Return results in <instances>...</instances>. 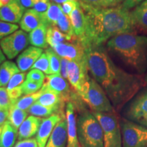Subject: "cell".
<instances>
[{
	"instance_id": "1f68e13d",
	"label": "cell",
	"mask_w": 147,
	"mask_h": 147,
	"mask_svg": "<svg viewBox=\"0 0 147 147\" xmlns=\"http://www.w3.org/2000/svg\"><path fill=\"white\" fill-rule=\"evenodd\" d=\"M56 27H57L59 29L63 34H65L67 36H68L71 38H76L75 36L74 32V29L71 25L70 19L69 18V16L65 15V14H62L59 19L58 20L57 23Z\"/></svg>"
},
{
	"instance_id": "ffe728a7",
	"label": "cell",
	"mask_w": 147,
	"mask_h": 147,
	"mask_svg": "<svg viewBox=\"0 0 147 147\" xmlns=\"http://www.w3.org/2000/svg\"><path fill=\"white\" fill-rule=\"evenodd\" d=\"M146 115H147V92L134 100L127 111V116L132 121H137Z\"/></svg>"
},
{
	"instance_id": "8992f818",
	"label": "cell",
	"mask_w": 147,
	"mask_h": 147,
	"mask_svg": "<svg viewBox=\"0 0 147 147\" xmlns=\"http://www.w3.org/2000/svg\"><path fill=\"white\" fill-rule=\"evenodd\" d=\"M102 126L104 147H122V135L118 119L114 113L92 112Z\"/></svg>"
},
{
	"instance_id": "6f0895ef",
	"label": "cell",
	"mask_w": 147,
	"mask_h": 147,
	"mask_svg": "<svg viewBox=\"0 0 147 147\" xmlns=\"http://www.w3.org/2000/svg\"><path fill=\"white\" fill-rule=\"evenodd\" d=\"M2 8V5H1V0H0V8Z\"/></svg>"
},
{
	"instance_id": "d590c367",
	"label": "cell",
	"mask_w": 147,
	"mask_h": 147,
	"mask_svg": "<svg viewBox=\"0 0 147 147\" xmlns=\"http://www.w3.org/2000/svg\"><path fill=\"white\" fill-rule=\"evenodd\" d=\"M12 103L9 97L6 87H0V107L2 109L9 110Z\"/></svg>"
},
{
	"instance_id": "9c48e42d",
	"label": "cell",
	"mask_w": 147,
	"mask_h": 147,
	"mask_svg": "<svg viewBox=\"0 0 147 147\" xmlns=\"http://www.w3.org/2000/svg\"><path fill=\"white\" fill-rule=\"evenodd\" d=\"M86 57L81 61H69L67 76L69 84L78 93L89 78Z\"/></svg>"
},
{
	"instance_id": "680465c9",
	"label": "cell",
	"mask_w": 147,
	"mask_h": 147,
	"mask_svg": "<svg viewBox=\"0 0 147 147\" xmlns=\"http://www.w3.org/2000/svg\"><path fill=\"white\" fill-rule=\"evenodd\" d=\"M70 1H78L79 0H70Z\"/></svg>"
},
{
	"instance_id": "ac0fdd59",
	"label": "cell",
	"mask_w": 147,
	"mask_h": 147,
	"mask_svg": "<svg viewBox=\"0 0 147 147\" xmlns=\"http://www.w3.org/2000/svg\"><path fill=\"white\" fill-rule=\"evenodd\" d=\"M42 121V119L40 117H34L32 115L27 117L18 129V141L32 138L36 136L39 130Z\"/></svg>"
},
{
	"instance_id": "2e32d148",
	"label": "cell",
	"mask_w": 147,
	"mask_h": 147,
	"mask_svg": "<svg viewBox=\"0 0 147 147\" xmlns=\"http://www.w3.org/2000/svg\"><path fill=\"white\" fill-rule=\"evenodd\" d=\"M43 51L40 48L30 47L25 49L18 55L16 63L20 71L25 72L32 68L34 64L40 57L41 56Z\"/></svg>"
},
{
	"instance_id": "bcb514c9",
	"label": "cell",
	"mask_w": 147,
	"mask_h": 147,
	"mask_svg": "<svg viewBox=\"0 0 147 147\" xmlns=\"http://www.w3.org/2000/svg\"><path fill=\"white\" fill-rule=\"evenodd\" d=\"M9 110L2 109L0 110V126H3V124L8 121Z\"/></svg>"
},
{
	"instance_id": "30bf717a",
	"label": "cell",
	"mask_w": 147,
	"mask_h": 147,
	"mask_svg": "<svg viewBox=\"0 0 147 147\" xmlns=\"http://www.w3.org/2000/svg\"><path fill=\"white\" fill-rule=\"evenodd\" d=\"M69 17L75 36L83 47L87 34V21L85 12L79 1L77 2L76 8L71 12Z\"/></svg>"
},
{
	"instance_id": "484cf974",
	"label": "cell",
	"mask_w": 147,
	"mask_h": 147,
	"mask_svg": "<svg viewBox=\"0 0 147 147\" xmlns=\"http://www.w3.org/2000/svg\"><path fill=\"white\" fill-rule=\"evenodd\" d=\"M17 137L18 131L7 121L3 125L0 147H13Z\"/></svg>"
},
{
	"instance_id": "836d02e7",
	"label": "cell",
	"mask_w": 147,
	"mask_h": 147,
	"mask_svg": "<svg viewBox=\"0 0 147 147\" xmlns=\"http://www.w3.org/2000/svg\"><path fill=\"white\" fill-rule=\"evenodd\" d=\"M43 83L42 82H35L32 80H26L21 84L22 90L24 95H31L39 91L42 89Z\"/></svg>"
},
{
	"instance_id": "5bb4252c",
	"label": "cell",
	"mask_w": 147,
	"mask_h": 147,
	"mask_svg": "<svg viewBox=\"0 0 147 147\" xmlns=\"http://www.w3.org/2000/svg\"><path fill=\"white\" fill-rule=\"evenodd\" d=\"M25 10L20 0H13L8 5L0 8V21L13 24L20 23Z\"/></svg>"
},
{
	"instance_id": "cb8c5ba5",
	"label": "cell",
	"mask_w": 147,
	"mask_h": 147,
	"mask_svg": "<svg viewBox=\"0 0 147 147\" xmlns=\"http://www.w3.org/2000/svg\"><path fill=\"white\" fill-rule=\"evenodd\" d=\"M47 42L51 48L55 47V46L59 45L63 42H74L78 41V38H72L63 32H61L59 29L57 27L51 26L48 28L47 30Z\"/></svg>"
},
{
	"instance_id": "94428289",
	"label": "cell",
	"mask_w": 147,
	"mask_h": 147,
	"mask_svg": "<svg viewBox=\"0 0 147 147\" xmlns=\"http://www.w3.org/2000/svg\"><path fill=\"white\" fill-rule=\"evenodd\" d=\"M0 87H1V85H0Z\"/></svg>"
},
{
	"instance_id": "7402d4cb",
	"label": "cell",
	"mask_w": 147,
	"mask_h": 147,
	"mask_svg": "<svg viewBox=\"0 0 147 147\" xmlns=\"http://www.w3.org/2000/svg\"><path fill=\"white\" fill-rule=\"evenodd\" d=\"M131 15L136 30L147 34V0L134 8L131 11Z\"/></svg>"
},
{
	"instance_id": "7dc6e473",
	"label": "cell",
	"mask_w": 147,
	"mask_h": 147,
	"mask_svg": "<svg viewBox=\"0 0 147 147\" xmlns=\"http://www.w3.org/2000/svg\"><path fill=\"white\" fill-rule=\"evenodd\" d=\"M21 5H23L24 8H30L34 6L32 0H20Z\"/></svg>"
},
{
	"instance_id": "3957f363",
	"label": "cell",
	"mask_w": 147,
	"mask_h": 147,
	"mask_svg": "<svg viewBox=\"0 0 147 147\" xmlns=\"http://www.w3.org/2000/svg\"><path fill=\"white\" fill-rule=\"evenodd\" d=\"M107 47L136 72L147 70V37L136 34L119 35L109 40Z\"/></svg>"
},
{
	"instance_id": "603a6c76",
	"label": "cell",
	"mask_w": 147,
	"mask_h": 147,
	"mask_svg": "<svg viewBox=\"0 0 147 147\" xmlns=\"http://www.w3.org/2000/svg\"><path fill=\"white\" fill-rule=\"evenodd\" d=\"M49 26L45 22L36 28L29 34V43L33 47L40 48V49H48L47 42V30Z\"/></svg>"
},
{
	"instance_id": "60d3db41",
	"label": "cell",
	"mask_w": 147,
	"mask_h": 147,
	"mask_svg": "<svg viewBox=\"0 0 147 147\" xmlns=\"http://www.w3.org/2000/svg\"><path fill=\"white\" fill-rule=\"evenodd\" d=\"M14 147H39L36 138H29L18 141Z\"/></svg>"
},
{
	"instance_id": "ee69618b",
	"label": "cell",
	"mask_w": 147,
	"mask_h": 147,
	"mask_svg": "<svg viewBox=\"0 0 147 147\" xmlns=\"http://www.w3.org/2000/svg\"><path fill=\"white\" fill-rule=\"evenodd\" d=\"M144 1L145 0H121L122 1L121 5L125 8L129 10L130 9L136 8Z\"/></svg>"
},
{
	"instance_id": "816d5d0a",
	"label": "cell",
	"mask_w": 147,
	"mask_h": 147,
	"mask_svg": "<svg viewBox=\"0 0 147 147\" xmlns=\"http://www.w3.org/2000/svg\"><path fill=\"white\" fill-rule=\"evenodd\" d=\"M13 0H1V3L3 6H5V5H8L9 3H10Z\"/></svg>"
},
{
	"instance_id": "f546056e",
	"label": "cell",
	"mask_w": 147,
	"mask_h": 147,
	"mask_svg": "<svg viewBox=\"0 0 147 147\" xmlns=\"http://www.w3.org/2000/svg\"><path fill=\"white\" fill-rule=\"evenodd\" d=\"M42 90L41 89L39 91L33 93V94L27 95L23 97H21V98L18 99L14 103V105H15L16 107L20 108V109L26 110L27 111L33 104H35L38 101V99L40 98V95H42Z\"/></svg>"
},
{
	"instance_id": "7bdbcfd3",
	"label": "cell",
	"mask_w": 147,
	"mask_h": 147,
	"mask_svg": "<svg viewBox=\"0 0 147 147\" xmlns=\"http://www.w3.org/2000/svg\"><path fill=\"white\" fill-rule=\"evenodd\" d=\"M50 3L51 2H49V1H48V2L37 3L33 6V10L36 11L37 12L42 14V15H44L47 12L48 9L50 6Z\"/></svg>"
},
{
	"instance_id": "7a4b0ae2",
	"label": "cell",
	"mask_w": 147,
	"mask_h": 147,
	"mask_svg": "<svg viewBox=\"0 0 147 147\" xmlns=\"http://www.w3.org/2000/svg\"><path fill=\"white\" fill-rule=\"evenodd\" d=\"M79 1L87 16V30L83 45L85 50L102 46L119 35L136 32L131 11L121 4L110 8H96Z\"/></svg>"
},
{
	"instance_id": "277c9868",
	"label": "cell",
	"mask_w": 147,
	"mask_h": 147,
	"mask_svg": "<svg viewBox=\"0 0 147 147\" xmlns=\"http://www.w3.org/2000/svg\"><path fill=\"white\" fill-rule=\"evenodd\" d=\"M76 124L80 147H104L102 127L92 112L82 110Z\"/></svg>"
},
{
	"instance_id": "5b68a950",
	"label": "cell",
	"mask_w": 147,
	"mask_h": 147,
	"mask_svg": "<svg viewBox=\"0 0 147 147\" xmlns=\"http://www.w3.org/2000/svg\"><path fill=\"white\" fill-rule=\"evenodd\" d=\"M78 95L92 112L114 113L113 106L105 91L93 78L89 77Z\"/></svg>"
},
{
	"instance_id": "d6a6232c",
	"label": "cell",
	"mask_w": 147,
	"mask_h": 147,
	"mask_svg": "<svg viewBox=\"0 0 147 147\" xmlns=\"http://www.w3.org/2000/svg\"><path fill=\"white\" fill-rule=\"evenodd\" d=\"M31 69H37L42 71L47 75H51L50 63L47 54L43 53L40 58L36 61V63L34 64Z\"/></svg>"
},
{
	"instance_id": "db71d44e",
	"label": "cell",
	"mask_w": 147,
	"mask_h": 147,
	"mask_svg": "<svg viewBox=\"0 0 147 147\" xmlns=\"http://www.w3.org/2000/svg\"><path fill=\"white\" fill-rule=\"evenodd\" d=\"M33 1V3L34 4H36L37 3H39V2H48L49 1V0H32Z\"/></svg>"
},
{
	"instance_id": "e0dca14e",
	"label": "cell",
	"mask_w": 147,
	"mask_h": 147,
	"mask_svg": "<svg viewBox=\"0 0 147 147\" xmlns=\"http://www.w3.org/2000/svg\"><path fill=\"white\" fill-rule=\"evenodd\" d=\"M67 138V123L66 117L57 125L45 147H66Z\"/></svg>"
},
{
	"instance_id": "4316f807",
	"label": "cell",
	"mask_w": 147,
	"mask_h": 147,
	"mask_svg": "<svg viewBox=\"0 0 147 147\" xmlns=\"http://www.w3.org/2000/svg\"><path fill=\"white\" fill-rule=\"evenodd\" d=\"M8 121L14 127L16 130L18 131L20 126L27 119L28 113L26 110H23L16 107L15 105H12L9 109Z\"/></svg>"
},
{
	"instance_id": "4dcf8cb0",
	"label": "cell",
	"mask_w": 147,
	"mask_h": 147,
	"mask_svg": "<svg viewBox=\"0 0 147 147\" xmlns=\"http://www.w3.org/2000/svg\"><path fill=\"white\" fill-rule=\"evenodd\" d=\"M45 53L49 58L51 74H60L61 57L57 54L52 48H48Z\"/></svg>"
},
{
	"instance_id": "f1b7e54d",
	"label": "cell",
	"mask_w": 147,
	"mask_h": 147,
	"mask_svg": "<svg viewBox=\"0 0 147 147\" xmlns=\"http://www.w3.org/2000/svg\"><path fill=\"white\" fill-rule=\"evenodd\" d=\"M27 111L31 115L40 117V118H41V117H46L47 118V117L53 115V114L64 113L63 111H59V110L55 109V108L46 107V106H42L37 102L33 104Z\"/></svg>"
},
{
	"instance_id": "d6986e66",
	"label": "cell",
	"mask_w": 147,
	"mask_h": 147,
	"mask_svg": "<svg viewBox=\"0 0 147 147\" xmlns=\"http://www.w3.org/2000/svg\"><path fill=\"white\" fill-rule=\"evenodd\" d=\"M42 93L36 102L37 103L46 107L55 108L59 111H63L64 103L65 102L59 95L43 87H42Z\"/></svg>"
},
{
	"instance_id": "9f6ffc18",
	"label": "cell",
	"mask_w": 147,
	"mask_h": 147,
	"mask_svg": "<svg viewBox=\"0 0 147 147\" xmlns=\"http://www.w3.org/2000/svg\"><path fill=\"white\" fill-rule=\"evenodd\" d=\"M144 81H145V83L147 84V74H146V76H145V78H144Z\"/></svg>"
},
{
	"instance_id": "681fc988",
	"label": "cell",
	"mask_w": 147,
	"mask_h": 147,
	"mask_svg": "<svg viewBox=\"0 0 147 147\" xmlns=\"http://www.w3.org/2000/svg\"><path fill=\"white\" fill-rule=\"evenodd\" d=\"M138 123H139V124L142 125L146 127H147V115H144V117H142V118H140L137 121Z\"/></svg>"
},
{
	"instance_id": "4fadbf2b",
	"label": "cell",
	"mask_w": 147,
	"mask_h": 147,
	"mask_svg": "<svg viewBox=\"0 0 147 147\" xmlns=\"http://www.w3.org/2000/svg\"><path fill=\"white\" fill-rule=\"evenodd\" d=\"M45 81L42 87L57 93L65 102L69 101L70 97L69 83L61 74L47 75Z\"/></svg>"
},
{
	"instance_id": "52a82bcc",
	"label": "cell",
	"mask_w": 147,
	"mask_h": 147,
	"mask_svg": "<svg viewBox=\"0 0 147 147\" xmlns=\"http://www.w3.org/2000/svg\"><path fill=\"white\" fill-rule=\"evenodd\" d=\"M120 126L122 147H147V127L126 119Z\"/></svg>"
},
{
	"instance_id": "f5cc1de1",
	"label": "cell",
	"mask_w": 147,
	"mask_h": 147,
	"mask_svg": "<svg viewBox=\"0 0 147 147\" xmlns=\"http://www.w3.org/2000/svg\"><path fill=\"white\" fill-rule=\"evenodd\" d=\"M53 3H57V4H61V3H63L66 1H69V0H51Z\"/></svg>"
},
{
	"instance_id": "f35d334b",
	"label": "cell",
	"mask_w": 147,
	"mask_h": 147,
	"mask_svg": "<svg viewBox=\"0 0 147 147\" xmlns=\"http://www.w3.org/2000/svg\"><path fill=\"white\" fill-rule=\"evenodd\" d=\"M8 93L11 102L12 103V105H13L18 99L21 98V96L23 94L21 85L14 88V89H11L10 91H8Z\"/></svg>"
},
{
	"instance_id": "7c38bea8",
	"label": "cell",
	"mask_w": 147,
	"mask_h": 147,
	"mask_svg": "<svg viewBox=\"0 0 147 147\" xmlns=\"http://www.w3.org/2000/svg\"><path fill=\"white\" fill-rule=\"evenodd\" d=\"M52 49L61 57L69 61H81L86 57L85 49L79 41L63 42Z\"/></svg>"
},
{
	"instance_id": "9a60e30c",
	"label": "cell",
	"mask_w": 147,
	"mask_h": 147,
	"mask_svg": "<svg viewBox=\"0 0 147 147\" xmlns=\"http://www.w3.org/2000/svg\"><path fill=\"white\" fill-rule=\"evenodd\" d=\"M65 117L67 123L66 147H80L77 134V124L74 114V107L71 102H67L66 106Z\"/></svg>"
},
{
	"instance_id": "83f0119b",
	"label": "cell",
	"mask_w": 147,
	"mask_h": 147,
	"mask_svg": "<svg viewBox=\"0 0 147 147\" xmlns=\"http://www.w3.org/2000/svg\"><path fill=\"white\" fill-rule=\"evenodd\" d=\"M61 5L53 2H51L50 6L47 12L44 14L43 18L45 21L49 25V27L56 26L58 20L63 14Z\"/></svg>"
},
{
	"instance_id": "f907efd6",
	"label": "cell",
	"mask_w": 147,
	"mask_h": 147,
	"mask_svg": "<svg viewBox=\"0 0 147 147\" xmlns=\"http://www.w3.org/2000/svg\"><path fill=\"white\" fill-rule=\"evenodd\" d=\"M5 61V57L4 54H3L2 50H1V47H0V65L2 64L3 62Z\"/></svg>"
},
{
	"instance_id": "8d00e7d4",
	"label": "cell",
	"mask_w": 147,
	"mask_h": 147,
	"mask_svg": "<svg viewBox=\"0 0 147 147\" xmlns=\"http://www.w3.org/2000/svg\"><path fill=\"white\" fill-rule=\"evenodd\" d=\"M25 73H18L12 77L10 80L9 81L8 85H7V91L14 89L16 87L21 85L25 82Z\"/></svg>"
},
{
	"instance_id": "6da1fadb",
	"label": "cell",
	"mask_w": 147,
	"mask_h": 147,
	"mask_svg": "<svg viewBox=\"0 0 147 147\" xmlns=\"http://www.w3.org/2000/svg\"><path fill=\"white\" fill-rule=\"evenodd\" d=\"M88 70L116 107L123 105L145 84L140 75L131 74L114 63L102 46L85 50Z\"/></svg>"
},
{
	"instance_id": "ab89813d",
	"label": "cell",
	"mask_w": 147,
	"mask_h": 147,
	"mask_svg": "<svg viewBox=\"0 0 147 147\" xmlns=\"http://www.w3.org/2000/svg\"><path fill=\"white\" fill-rule=\"evenodd\" d=\"M77 2H78V1H73L69 0V1L63 3V4L61 5V8L64 14L67 16H69L70 14L71 13V12L76 8Z\"/></svg>"
},
{
	"instance_id": "8fae6325",
	"label": "cell",
	"mask_w": 147,
	"mask_h": 147,
	"mask_svg": "<svg viewBox=\"0 0 147 147\" xmlns=\"http://www.w3.org/2000/svg\"><path fill=\"white\" fill-rule=\"evenodd\" d=\"M65 117L64 113H61L53 114L50 117L42 119L36 138L39 147H45L53 129Z\"/></svg>"
},
{
	"instance_id": "74e56055",
	"label": "cell",
	"mask_w": 147,
	"mask_h": 147,
	"mask_svg": "<svg viewBox=\"0 0 147 147\" xmlns=\"http://www.w3.org/2000/svg\"><path fill=\"white\" fill-rule=\"evenodd\" d=\"M46 78L45 75L42 71L37 69H32L27 74V80L44 83Z\"/></svg>"
},
{
	"instance_id": "f6af8a7d",
	"label": "cell",
	"mask_w": 147,
	"mask_h": 147,
	"mask_svg": "<svg viewBox=\"0 0 147 147\" xmlns=\"http://www.w3.org/2000/svg\"><path fill=\"white\" fill-rule=\"evenodd\" d=\"M68 59L61 57V71L60 74L63 78L66 80H68V76H67V65L69 63Z\"/></svg>"
},
{
	"instance_id": "ba28073f",
	"label": "cell",
	"mask_w": 147,
	"mask_h": 147,
	"mask_svg": "<svg viewBox=\"0 0 147 147\" xmlns=\"http://www.w3.org/2000/svg\"><path fill=\"white\" fill-rule=\"evenodd\" d=\"M29 35L23 30H18L0 40V47L7 58L12 59L29 45Z\"/></svg>"
},
{
	"instance_id": "11a10c76",
	"label": "cell",
	"mask_w": 147,
	"mask_h": 147,
	"mask_svg": "<svg viewBox=\"0 0 147 147\" xmlns=\"http://www.w3.org/2000/svg\"><path fill=\"white\" fill-rule=\"evenodd\" d=\"M2 129H3V126H0V140H1V133H2Z\"/></svg>"
},
{
	"instance_id": "e575fe53",
	"label": "cell",
	"mask_w": 147,
	"mask_h": 147,
	"mask_svg": "<svg viewBox=\"0 0 147 147\" xmlns=\"http://www.w3.org/2000/svg\"><path fill=\"white\" fill-rule=\"evenodd\" d=\"M18 29V25L16 24L0 21V40L16 32Z\"/></svg>"
},
{
	"instance_id": "c3c4849f",
	"label": "cell",
	"mask_w": 147,
	"mask_h": 147,
	"mask_svg": "<svg viewBox=\"0 0 147 147\" xmlns=\"http://www.w3.org/2000/svg\"><path fill=\"white\" fill-rule=\"evenodd\" d=\"M108 3L110 7H116L120 5L122 3L121 0H104Z\"/></svg>"
},
{
	"instance_id": "d4e9b609",
	"label": "cell",
	"mask_w": 147,
	"mask_h": 147,
	"mask_svg": "<svg viewBox=\"0 0 147 147\" xmlns=\"http://www.w3.org/2000/svg\"><path fill=\"white\" fill-rule=\"evenodd\" d=\"M20 69L14 62L10 61H5L0 65V85L5 87L8 85L12 77L19 73Z\"/></svg>"
},
{
	"instance_id": "44dd1931",
	"label": "cell",
	"mask_w": 147,
	"mask_h": 147,
	"mask_svg": "<svg viewBox=\"0 0 147 147\" xmlns=\"http://www.w3.org/2000/svg\"><path fill=\"white\" fill-rule=\"evenodd\" d=\"M43 22L45 21L42 14L33 9H28L24 13L19 24L22 30L25 32L30 33Z\"/></svg>"
},
{
	"instance_id": "b9f144b4",
	"label": "cell",
	"mask_w": 147,
	"mask_h": 147,
	"mask_svg": "<svg viewBox=\"0 0 147 147\" xmlns=\"http://www.w3.org/2000/svg\"><path fill=\"white\" fill-rule=\"evenodd\" d=\"M85 4L96 8H110L104 0H79Z\"/></svg>"
},
{
	"instance_id": "91938a15",
	"label": "cell",
	"mask_w": 147,
	"mask_h": 147,
	"mask_svg": "<svg viewBox=\"0 0 147 147\" xmlns=\"http://www.w3.org/2000/svg\"><path fill=\"white\" fill-rule=\"evenodd\" d=\"M1 110V107H0V110Z\"/></svg>"
}]
</instances>
